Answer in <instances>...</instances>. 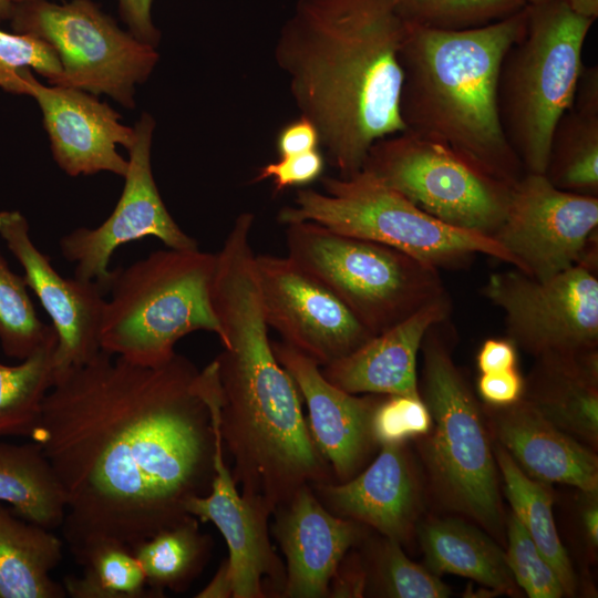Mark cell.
<instances>
[{
  "label": "cell",
  "mask_w": 598,
  "mask_h": 598,
  "mask_svg": "<svg viewBox=\"0 0 598 598\" xmlns=\"http://www.w3.org/2000/svg\"><path fill=\"white\" fill-rule=\"evenodd\" d=\"M220 391L175 354L144 367L100 351L54 377L31 440L66 494L63 536L76 558L111 540L133 548L190 516L214 477Z\"/></svg>",
  "instance_id": "cell-1"
},
{
  "label": "cell",
  "mask_w": 598,
  "mask_h": 598,
  "mask_svg": "<svg viewBox=\"0 0 598 598\" xmlns=\"http://www.w3.org/2000/svg\"><path fill=\"white\" fill-rule=\"evenodd\" d=\"M405 30L393 0H299L279 32L277 65L340 177L362 169L378 140L405 131Z\"/></svg>",
  "instance_id": "cell-2"
},
{
  "label": "cell",
  "mask_w": 598,
  "mask_h": 598,
  "mask_svg": "<svg viewBox=\"0 0 598 598\" xmlns=\"http://www.w3.org/2000/svg\"><path fill=\"white\" fill-rule=\"evenodd\" d=\"M213 303L224 333L215 359L224 450L240 494L271 516L301 487L334 482L333 475L311 437L297 385L274 353L255 268L223 269Z\"/></svg>",
  "instance_id": "cell-3"
},
{
  "label": "cell",
  "mask_w": 598,
  "mask_h": 598,
  "mask_svg": "<svg viewBox=\"0 0 598 598\" xmlns=\"http://www.w3.org/2000/svg\"><path fill=\"white\" fill-rule=\"evenodd\" d=\"M525 24L526 9L458 31L405 23L399 52L405 131L448 148L508 185L525 169L502 128L497 80L502 59Z\"/></svg>",
  "instance_id": "cell-4"
},
{
  "label": "cell",
  "mask_w": 598,
  "mask_h": 598,
  "mask_svg": "<svg viewBox=\"0 0 598 598\" xmlns=\"http://www.w3.org/2000/svg\"><path fill=\"white\" fill-rule=\"evenodd\" d=\"M215 269V254L168 248L113 270L100 349L134 364L157 367L194 331L213 332L221 343L213 305Z\"/></svg>",
  "instance_id": "cell-5"
},
{
  "label": "cell",
  "mask_w": 598,
  "mask_h": 598,
  "mask_svg": "<svg viewBox=\"0 0 598 598\" xmlns=\"http://www.w3.org/2000/svg\"><path fill=\"white\" fill-rule=\"evenodd\" d=\"M441 323L429 329L421 346L419 391L432 423L419 437L417 448L436 501L498 536L503 509L489 430L483 406L453 360Z\"/></svg>",
  "instance_id": "cell-6"
},
{
  "label": "cell",
  "mask_w": 598,
  "mask_h": 598,
  "mask_svg": "<svg viewBox=\"0 0 598 598\" xmlns=\"http://www.w3.org/2000/svg\"><path fill=\"white\" fill-rule=\"evenodd\" d=\"M525 9V29L499 65L497 105L525 173L544 174L554 128L574 103L595 21L574 13L565 0L529 2Z\"/></svg>",
  "instance_id": "cell-7"
},
{
  "label": "cell",
  "mask_w": 598,
  "mask_h": 598,
  "mask_svg": "<svg viewBox=\"0 0 598 598\" xmlns=\"http://www.w3.org/2000/svg\"><path fill=\"white\" fill-rule=\"evenodd\" d=\"M322 192L302 188L277 216L288 225L312 221L334 233L399 249L437 269L461 266L477 254L516 268L493 238L450 226L362 168L349 177H322Z\"/></svg>",
  "instance_id": "cell-8"
},
{
  "label": "cell",
  "mask_w": 598,
  "mask_h": 598,
  "mask_svg": "<svg viewBox=\"0 0 598 598\" xmlns=\"http://www.w3.org/2000/svg\"><path fill=\"white\" fill-rule=\"evenodd\" d=\"M286 226L287 256L338 297L373 336L450 297L437 268L399 249L312 221Z\"/></svg>",
  "instance_id": "cell-9"
},
{
  "label": "cell",
  "mask_w": 598,
  "mask_h": 598,
  "mask_svg": "<svg viewBox=\"0 0 598 598\" xmlns=\"http://www.w3.org/2000/svg\"><path fill=\"white\" fill-rule=\"evenodd\" d=\"M11 28L51 44L62 65L53 85L104 93L134 106L135 84L147 80L158 61L155 47L121 30L90 0L56 4L30 0L13 4Z\"/></svg>",
  "instance_id": "cell-10"
},
{
  "label": "cell",
  "mask_w": 598,
  "mask_h": 598,
  "mask_svg": "<svg viewBox=\"0 0 598 598\" xmlns=\"http://www.w3.org/2000/svg\"><path fill=\"white\" fill-rule=\"evenodd\" d=\"M362 168L450 226L492 238L505 217L512 185L408 131L378 140Z\"/></svg>",
  "instance_id": "cell-11"
},
{
  "label": "cell",
  "mask_w": 598,
  "mask_h": 598,
  "mask_svg": "<svg viewBox=\"0 0 598 598\" xmlns=\"http://www.w3.org/2000/svg\"><path fill=\"white\" fill-rule=\"evenodd\" d=\"M481 291L504 312L507 338L535 358L597 349V268L577 264L537 279L514 267Z\"/></svg>",
  "instance_id": "cell-12"
},
{
  "label": "cell",
  "mask_w": 598,
  "mask_h": 598,
  "mask_svg": "<svg viewBox=\"0 0 598 598\" xmlns=\"http://www.w3.org/2000/svg\"><path fill=\"white\" fill-rule=\"evenodd\" d=\"M598 227V196L555 187L544 174L525 173L511 186L505 217L492 238L537 279L579 264Z\"/></svg>",
  "instance_id": "cell-13"
},
{
  "label": "cell",
  "mask_w": 598,
  "mask_h": 598,
  "mask_svg": "<svg viewBox=\"0 0 598 598\" xmlns=\"http://www.w3.org/2000/svg\"><path fill=\"white\" fill-rule=\"evenodd\" d=\"M155 121L143 113L134 126L128 169L122 195L112 214L97 227H81L60 239L62 256L75 264L74 277L100 283L106 292L113 276L114 251L131 241L155 237L173 249H195L197 241L184 233L166 208L152 173L151 146Z\"/></svg>",
  "instance_id": "cell-14"
},
{
  "label": "cell",
  "mask_w": 598,
  "mask_h": 598,
  "mask_svg": "<svg viewBox=\"0 0 598 598\" xmlns=\"http://www.w3.org/2000/svg\"><path fill=\"white\" fill-rule=\"evenodd\" d=\"M256 271L268 328L320 367L373 337L338 297L288 256L256 255Z\"/></svg>",
  "instance_id": "cell-15"
},
{
  "label": "cell",
  "mask_w": 598,
  "mask_h": 598,
  "mask_svg": "<svg viewBox=\"0 0 598 598\" xmlns=\"http://www.w3.org/2000/svg\"><path fill=\"white\" fill-rule=\"evenodd\" d=\"M0 237L23 269L29 289L51 318L58 341L54 377L86 363L100 351V328L106 290L97 282L64 278L34 245L19 210L0 212Z\"/></svg>",
  "instance_id": "cell-16"
},
{
  "label": "cell",
  "mask_w": 598,
  "mask_h": 598,
  "mask_svg": "<svg viewBox=\"0 0 598 598\" xmlns=\"http://www.w3.org/2000/svg\"><path fill=\"white\" fill-rule=\"evenodd\" d=\"M186 512L198 520L213 523L227 547L226 559L233 598L281 597L285 566L272 548L269 515L250 504L239 492L226 460L216 414L214 477L209 492L192 497Z\"/></svg>",
  "instance_id": "cell-17"
},
{
  "label": "cell",
  "mask_w": 598,
  "mask_h": 598,
  "mask_svg": "<svg viewBox=\"0 0 598 598\" xmlns=\"http://www.w3.org/2000/svg\"><path fill=\"white\" fill-rule=\"evenodd\" d=\"M22 94L35 99L43 115L56 164L70 176L111 172L124 177L128 161L116 151H127L135 141L134 127L120 122L109 104L85 91L41 84L29 69L19 72Z\"/></svg>",
  "instance_id": "cell-18"
},
{
  "label": "cell",
  "mask_w": 598,
  "mask_h": 598,
  "mask_svg": "<svg viewBox=\"0 0 598 598\" xmlns=\"http://www.w3.org/2000/svg\"><path fill=\"white\" fill-rule=\"evenodd\" d=\"M271 344L307 405L311 437L330 466L334 482L352 478L362 471L378 445L371 420L381 399L348 393L330 383L311 358L283 341H271Z\"/></svg>",
  "instance_id": "cell-19"
},
{
  "label": "cell",
  "mask_w": 598,
  "mask_h": 598,
  "mask_svg": "<svg viewBox=\"0 0 598 598\" xmlns=\"http://www.w3.org/2000/svg\"><path fill=\"white\" fill-rule=\"evenodd\" d=\"M380 447L373 462L352 478L311 487L332 514L370 526L402 545L416 529L422 482L404 443Z\"/></svg>",
  "instance_id": "cell-20"
},
{
  "label": "cell",
  "mask_w": 598,
  "mask_h": 598,
  "mask_svg": "<svg viewBox=\"0 0 598 598\" xmlns=\"http://www.w3.org/2000/svg\"><path fill=\"white\" fill-rule=\"evenodd\" d=\"M272 515L286 560L281 597H328L339 564L362 537L361 524L328 511L311 486L298 489Z\"/></svg>",
  "instance_id": "cell-21"
},
{
  "label": "cell",
  "mask_w": 598,
  "mask_h": 598,
  "mask_svg": "<svg viewBox=\"0 0 598 598\" xmlns=\"http://www.w3.org/2000/svg\"><path fill=\"white\" fill-rule=\"evenodd\" d=\"M483 411L489 434L529 477L597 493V455L524 398L507 406L485 404Z\"/></svg>",
  "instance_id": "cell-22"
},
{
  "label": "cell",
  "mask_w": 598,
  "mask_h": 598,
  "mask_svg": "<svg viewBox=\"0 0 598 598\" xmlns=\"http://www.w3.org/2000/svg\"><path fill=\"white\" fill-rule=\"evenodd\" d=\"M451 298L437 300L389 330L371 337L353 352L321 367L323 377L352 393L421 396L416 358L431 327L446 321Z\"/></svg>",
  "instance_id": "cell-23"
},
{
  "label": "cell",
  "mask_w": 598,
  "mask_h": 598,
  "mask_svg": "<svg viewBox=\"0 0 598 598\" xmlns=\"http://www.w3.org/2000/svg\"><path fill=\"white\" fill-rule=\"evenodd\" d=\"M523 398L561 431L597 446V349L536 358Z\"/></svg>",
  "instance_id": "cell-24"
},
{
  "label": "cell",
  "mask_w": 598,
  "mask_h": 598,
  "mask_svg": "<svg viewBox=\"0 0 598 598\" xmlns=\"http://www.w3.org/2000/svg\"><path fill=\"white\" fill-rule=\"evenodd\" d=\"M427 569L467 577L497 594H517L506 551L488 534L458 517L430 518L415 529Z\"/></svg>",
  "instance_id": "cell-25"
},
{
  "label": "cell",
  "mask_w": 598,
  "mask_h": 598,
  "mask_svg": "<svg viewBox=\"0 0 598 598\" xmlns=\"http://www.w3.org/2000/svg\"><path fill=\"white\" fill-rule=\"evenodd\" d=\"M62 549L51 529L0 503V598H64L63 585L51 577Z\"/></svg>",
  "instance_id": "cell-26"
},
{
  "label": "cell",
  "mask_w": 598,
  "mask_h": 598,
  "mask_svg": "<svg viewBox=\"0 0 598 598\" xmlns=\"http://www.w3.org/2000/svg\"><path fill=\"white\" fill-rule=\"evenodd\" d=\"M0 503L19 517L54 529L62 526L66 494L42 447L0 442Z\"/></svg>",
  "instance_id": "cell-27"
},
{
  "label": "cell",
  "mask_w": 598,
  "mask_h": 598,
  "mask_svg": "<svg viewBox=\"0 0 598 598\" xmlns=\"http://www.w3.org/2000/svg\"><path fill=\"white\" fill-rule=\"evenodd\" d=\"M493 450L513 514L555 570L565 595H575L576 574L555 525L554 498L547 484L524 473L499 444H496Z\"/></svg>",
  "instance_id": "cell-28"
},
{
  "label": "cell",
  "mask_w": 598,
  "mask_h": 598,
  "mask_svg": "<svg viewBox=\"0 0 598 598\" xmlns=\"http://www.w3.org/2000/svg\"><path fill=\"white\" fill-rule=\"evenodd\" d=\"M212 538L199 529L198 519L188 516L157 532L132 548L153 597L164 590L182 592L202 573L212 550Z\"/></svg>",
  "instance_id": "cell-29"
},
{
  "label": "cell",
  "mask_w": 598,
  "mask_h": 598,
  "mask_svg": "<svg viewBox=\"0 0 598 598\" xmlns=\"http://www.w3.org/2000/svg\"><path fill=\"white\" fill-rule=\"evenodd\" d=\"M56 332L51 334L19 364L0 362V439L32 437L42 404L54 382Z\"/></svg>",
  "instance_id": "cell-30"
},
{
  "label": "cell",
  "mask_w": 598,
  "mask_h": 598,
  "mask_svg": "<svg viewBox=\"0 0 598 598\" xmlns=\"http://www.w3.org/2000/svg\"><path fill=\"white\" fill-rule=\"evenodd\" d=\"M544 175L559 189L598 196V112L571 106L559 118Z\"/></svg>",
  "instance_id": "cell-31"
},
{
  "label": "cell",
  "mask_w": 598,
  "mask_h": 598,
  "mask_svg": "<svg viewBox=\"0 0 598 598\" xmlns=\"http://www.w3.org/2000/svg\"><path fill=\"white\" fill-rule=\"evenodd\" d=\"M75 560L83 566L81 577L65 576L63 588L72 598L153 597L144 570L127 546L102 540L87 546Z\"/></svg>",
  "instance_id": "cell-32"
},
{
  "label": "cell",
  "mask_w": 598,
  "mask_h": 598,
  "mask_svg": "<svg viewBox=\"0 0 598 598\" xmlns=\"http://www.w3.org/2000/svg\"><path fill=\"white\" fill-rule=\"evenodd\" d=\"M54 330L37 315L23 275H18L0 251V346L17 360L29 357Z\"/></svg>",
  "instance_id": "cell-33"
},
{
  "label": "cell",
  "mask_w": 598,
  "mask_h": 598,
  "mask_svg": "<svg viewBox=\"0 0 598 598\" xmlns=\"http://www.w3.org/2000/svg\"><path fill=\"white\" fill-rule=\"evenodd\" d=\"M410 25L458 31L506 19L526 8L528 0H393Z\"/></svg>",
  "instance_id": "cell-34"
},
{
  "label": "cell",
  "mask_w": 598,
  "mask_h": 598,
  "mask_svg": "<svg viewBox=\"0 0 598 598\" xmlns=\"http://www.w3.org/2000/svg\"><path fill=\"white\" fill-rule=\"evenodd\" d=\"M367 589L390 598H446L450 587L427 568L412 561L394 539L384 537L374 547L367 568Z\"/></svg>",
  "instance_id": "cell-35"
},
{
  "label": "cell",
  "mask_w": 598,
  "mask_h": 598,
  "mask_svg": "<svg viewBox=\"0 0 598 598\" xmlns=\"http://www.w3.org/2000/svg\"><path fill=\"white\" fill-rule=\"evenodd\" d=\"M24 69H33L51 84H55L62 73L59 56L47 41L0 29V87L8 93L22 94L19 72Z\"/></svg>",
  "instance_id": "cell-36"
},
{
  "label": "cell",
  "mask_w": 598,
  "mask_h": 598,
  "mask_svg": "<svg viewBox=\"0 0 598 598\" xmlns=\"http://www.w3.org/2000/svg\"><path fill=\"white\" fill-rule=\"evenodd\" d=\"M506 558L514 580L529 598H560L565 590L555 570L513 514L507 524Z\"/></svg>",
  "instance_id": "cell-37"
},
{
  "label": "cell",
  "mask_w": 598,
  "mask_h": 598,
  "mask_svg": "<svg viewBox=\"0 0 598 598\" xmlns=\"http://www.w3.org/2000/svg\"><path fill=\"white\" fill-rule=\"evenodd\" d=\"M431 423L421 396L386 395L373 411L371 431L379 446L395 445L425 435Z\"/></svg>",
  "instance_id": "cell-38"
},
{
  "label": "cell",
  "mask_w": 598,
  "mask_h": 598,
  "mask_svg": "<svg viewBox=\"0 0 598 598\" xmlns=\"http://www.w3.org/2000/svg\"><path fill=\"white\" fill-rule=\"evenodd\" d=\"M326 159L319 150L279 157L259 168L256 182L271 178L275 192L293 186H305L317 181L323 173Z\"/></svg>",
  "instance_id": "cell-39"
},
{
  "label": "cell",
  "mask_w": 598,
  "mask_h": 598,
  "mask_svg": "<svg viewBox=\"0 0 598 598\" xmlns=\"http://www.w3.org/2000/svg\"><path fill=\"white\" fill-rule=\"evenodd\" d=\"M525 379L517 368L497 372L481 373L477 392L486 405L507 406L523 398Z\"/></svg>",
  "instance_id": "cell-40"
},
{
  "label": "cell",
  "mask_w": 598,
  "mask_h": 598,
  "mask_svg": "<svg viewBox=\"0 0 598 598\" xmlns=\"http://www.w3.org/2000/svg\"><path fill=\"white\" fill-rule=\"evenodd\" d=\"M279 157L307 153L320 147V136L316 126L305 116L285 125L277 136Z\"/></svg>",
  "instance_id": "cell-41"
},
{
  "label": "cell",
  "mask_w": 598,
  "mask_h": 598,
  "mask_svg": "<svg viewBox=\"0 0 598 598\" xmlns=\"http://www.w3.org/2000/svg\"><path fill=\"white\" fill-rule=\"evenodd\" d=\"M367 582V568L359 557L348 551L331 578L328 597H362Z\"/></svg>",
  "instance_id": "cell-42"
},
{
  "label": "cell",
  "mask_w": 598,
  "mask_h": 598,
  "mask_svg": "<svg viewBox=\"0 0 598 598\" xmlns=\"http://www.w3.org/2000/svg\"><path fill=\"white\" fill-rule=\"evenodd\" d=\"M122 19L140 41L156 47L159 32L152 21V0H117Z\"/></svg>",
  "instance_id": "cell-43"
},
{
  "label": "cell",
  "mask_w": 598,
  "mask_h": 598,
  "mask_svg": "<svg viewBox=\"0 0 598 598\" xmlns=\"http://www.w3.org/2000/svg\"><path fill=\"white\" fill-rule=\"evenodd\" d=\"M516 349L517 347L508 338L485 340L476 357L478 371L487 373L516 368Z\"/></svg>",
  "instance_id": "cell-44"
},
{
  "label": "cell",
  "mask_w": 598,
  "mask_h": 598,
  "mask_svg": "<svg viewBox=\"0 0 598 598\" xmlns=\"http://www.w3.org/2000/svg\"><path fill=\"white\" fill-rule=\"evenodd\" d=\"M573 106L598 112V68L585 66L580 73Z\"/></svg>",
  "instance_id": "cell-45"
},
{
  "label": "cell",
  "mask_w": 598,
  "mask_h": 598,
  "mask_svg": "<svg viewBox=\"0 0 598 598\" xmlns=\"http://www.w3.org/2000/svg\"><path fill=\"white\" fill-rule=\"evenodd\" d=\"M198 598H233L231 580L226 559L209 584L196 595Z\"/></svg>",
  "instance_id": "cell-46"
},
{
  "label": "cell",
  "mask_w": 598,
  "mask_h": 598,
  "mask_svg": "<svg viewBox=\"0 0 598 598\" xmlns=\"http://www.w3.org/2000/svg\"><path fill=\"white\" fill-rule=\"evenodd\" d=\"M581 523L586 538L596 548L598 544V505L596 497L582 509Z\"/></svg>",
  "instance_id": "cell-47"
},
{
  "label": "cell",
  "mask_w": 598,
  "mask_h": 598,
  "mask_svg": "<svg viewBox=\"0 0 598 598\" xmlns=\"http://www.w3.org/2000/svg\"><path fill=\"white\" fill-rule=\"evenodd\" d=\"M569 9L579 17L595 21L598 17V0H565Z\"/></svg>",
  "instance_id": "cell-48"
},
{
  "label": "cell",
  "mask_w": 598,
  "mask_h": 598,
  "mask_svg": "<svg viewBox=\"0 0 598 598\" xmlns=\"http://www.w3.org/2000/svg\"><path fill=\"white\" fill-rule=\"evenodd\" d=\"M13 4L9 0H0V22L10 19Z\"/></svg>",
  "instance_id": "cell-49"
},
{
  "label": "cell",
  "mask_w": 598,
  "mask_h": 598,
  "mask_svg": "<svg viewBox=\"0 0 598 598\" xmlns=\"http://www.w3.org/2000/svg\"><path fill=\"white\" fill-rule=\"evenodd\" d=\"M12 4L22 3L30 0H9Z\"/></svg>",
  "instance_id": "cell-50"
},
{
  "label": "cell",
  "mask_w": 598,
  "mask_h": 598,
  "mask_svg": "<svg viewBox=\"0 0 598 598\" xmlns=\"http://www.w3.org/2000/svg\"><path fill=\"white\" fill-rule=\"evenodd\" d=\"M537 1H545V0H528V3L529 2H537Z\"/></svg>",
  "instance_id": "cell-51"
}]
</instances>
